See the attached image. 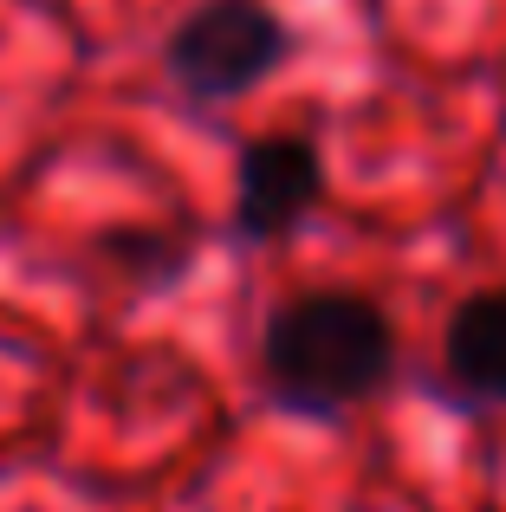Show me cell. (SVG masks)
<instances>
[{
  "mask_svg": "<svg viewBox=\"0 0 506 512\" xmlns=\"http://www.w3.org/2000/svg\"><path fill=\"white\" fill-rule=\"evenodd\" d=\"M442 383L468 409H506V286H481L448 312Z\"/></svg>",
  "mask_w": 506,
  "mask_h": 512,
  "instance_id": "cell-4",
  "label": "cell"
},
{
  "mask_svg": "<svg viewBox=\"0 0 506 512\" xmlns=\"http://www.w3.org/2000/svg\"><path fill=\"white\" fill-rule=\"evenodd\" d=\"M253 370L286 415L338 422L396 376V325L370 292L351 286L292 292L266 312Z\"/></svg>",
  "mask_w": 506,
  "mask_h": 512,
  "instance_id": "cell-1",
  "label": "cell"
},
{
  "mask_svg": "<svg viewBox=\"0 0 506 512\" xmlns=\"http://www.w3.org/2000/svg\"><path fill=\"white\" fill-rule=\"evenodd\" d=\"M299 33L273 0H202L163 39V78L189 104H234L286 72Z\"/></svg>",
  "mask_w": 506,
  "mask_h": 512,
  "instance_id": "cell-2",
  "label": "cell"
},
{
  "mask_svg": "<svg viewBox=\"0 0 506 512\" xmlns=\"http://www.w3.org/2000/svg\"><path fill=\"white\" fill-rule=\"evenodd\" d=\"M325 188L331 169L312 130H260L234 156V234L253 247H279L318 214Z\"/></svg>",
  "mask_w": 506,
  "mask_h": 512,
  "instance_id": "cell-3",
  "label": "cell"
},
{
  "mask_svg": "<svg viewBox=\"0 0 506 512\" xmlns=\"http://www.w3.org/2000/svg\"><path fill=\"white\" fill-rule=\"evenodd\" d=\"M104 253H111L117 266H130L137 279H150V286H169V279H182V266H189L182 240H163V234H111Z\"/></svg>",
  "mask_w": 506,
  "mask_h": 512,
  "instance_id": "cell-5",
  "label": "cell"
}]
</instances>
